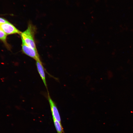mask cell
<instances>
[{
    "mask_svg": "<svg viewBox=\"0 0 133 133\" xmlns=\"http://www.w3.org/2000/svg\"><path fill=\"white\" fill-rule=\"evenodd\" d=\"M36 28L32 23H29L27 29L21 32L20 35L22 42L37 50L34 40Z\"/></svg>",
    "mask_w": 133,
    "mask_h": 133,
    "instance_id": "1",
    "label": "cell"
},
{
    "mask_svg": "<svg viewBox=\"0 0 133 133\" xmlns=\"http://www.w3.org/2000/svg\"><path fill=\"white\" fill-rule=\"evenodd\" d=\"M22 50L24 54L36 61H41L37 50L29 46L23 42H22Z\"/></svg>",
    "mask_w": 133,
    "mask_h": 133,
    "instance_id": "2",
    "label": "cell"
},
{
    "mask_svg": "<svg viewBox=\"0 0 133 133\" xmlns=\"http://www.w3.org/2000/svg\"><path fill=\"white\" fill-rule=\"evenodd\" d=\"M0 29L7 35L14 34L20 35L22 32L8 21L4 23L0 24Z\"/></svg>",
    "mask_w": 133,
    "mask_h": 133,
    "instance_id": "3",
    "label": "cell"
},
{
    "mask_svg": "<svg viewBox=\"0 0 133 133\" xmlns=\"http://www.w3.org/2000/svg\"><path fill=\"white\" fill-rule=\"evenodd\" d=\"M48 98L50 105L53 119H54L61 123L60 116L57 107L51 98L49 92L48 93Z\"/></svg>",
    "mask_w": 133,
    "mask_h": 133,
    "instance_id": "4",
    "label": "cell"
},
{
    "mask_svg": "<svg viewBox=\"0 0 133 133\" xmlns=\"http://www.w3.org/2000/svg\"><path fill=\"white\" fill-rule=\"evenodd\" d=\"M36 65L37 71L46 88L48 90L46 81L44 68L41 61H36Z\"/></svg>",
    "mask_w": 133,
    "mask_h": 133,
    "instance_id": "5",
    "label": "cell"
},
{
    "mask_svg": "<svg viewBox=\"0 0 133 133\" xmlns=\"http://www.w3.org/2000/svg\"><path fill=\"white\" fill-rule=\"evenodd\" d=\"M53 120L57 133H65L61 123L54 119Z\"/></svg>",
    "mask_w": 133,
    "mask_h": 133,
    "instance_id": "6",
    "label": "cell"
},
{
    "mask_svg": "<svg viewBox=\"0 0 133 133\" xmlns=\"http://www.w3.org/2000/svg\"><path fill=\"white\" fill-rule=\"evenodd\" d=\"M7 36V34L0 29V39L4 42H5Z\"/></svg>",
    "mask_w": 133,
    "mask_h": 133,
    "instance_id": "7",
    "label": "cell"
},
{
    "mask_svg": "<svg viewBox=\"0 0 133 133\" xmlns=\"http://www.w3.org/2000/svg\"><path fill=\"white\" fill-rule=\"evenodd\" d=\"M8 22L5 19L0 17V24L3 23Z\"/></svg>",
    "mask_w": 133,
    "mask_h": 133,
    "instance_id": "8",
    "label": "cell"
},
{
    "mask_svg": "<svg viewBox=\"0 0 133 133\" xmlns=\"http://www.w3.org/2000/svg\"></svg>",
    "mask_w": 133,
    "mask_h": 133,
    "instance_id": "9",
    "label": "cell"
}]
</instances>
